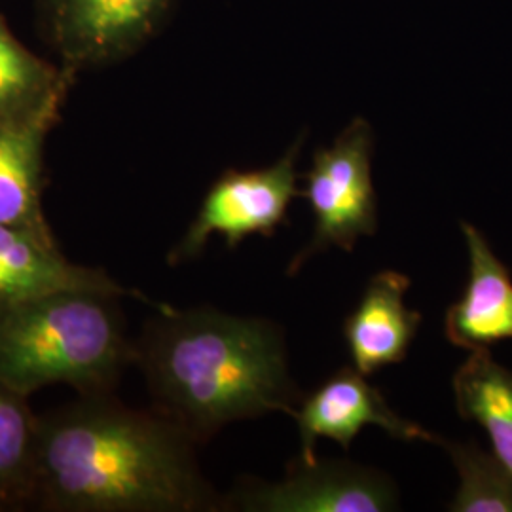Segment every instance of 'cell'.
Returning <instances> with one entry per match:
<instances>
[{
	"label": "cell",
	"mask_w": 512,
	"mask_h": 512,
	"mask_svg": "<svg viewBox=\"0 0 512 512\" xmlns=\"http://www.w3.org/2000/svg\"><path fill=\"white\" fill-rule=\"evenodd\" d=\"M196 442L156 410L90 395L38 421L35 507L54 512L220 511Z\"/></svg>",
	"instance_id": "cell-1"
},
{
	"label": "cell",
	"mask_w": 512,
	"mask_h": 512,
	"mask_svg": "<svg viewBox=\"0 0 512 512\" xmlns=\"http://www.w3.org/2000/svg\"><path fill=\"white\" fill-rule=\"evenodd\" d=\"M135 342L154 410L203 444L228 423L293 416L302 393L289 374L285 334L258 317L158 306Z\"/></svg>",
	"instance_id": "cell-2"
},
{
	"label": "cell",
	"mask_w": 512,
	"mask_h": 512,
	"mask_svg": "<svg viewBox=\"0 0 512 512\" xmlns=\"http://www.w3.org/2000/svg\"><path fill=\"white\" fill-rule=\"evenodd\" d=\"M118 300L90 291L0 300V384L25 397L55 384L110 395L135 365Z\"/></svg>",
	"instance_id": "cell-3"
},
{
	"label": "cell",
	"mask_w": 512,
	"mask_h": 512,
	"mask_svg": "<svg viewBox=\"0 0 512 512\" xmlns=\"http://www.w3.org/2000/svg\"><path fill=\"white\" fill-rule=\"evenodd\" d=\"M374 133L365 118H355L330 147L313 154L311 167L300 175L302 196L313 211V236L289 262L287 275H296L313 256L338 247L355 249L361 236L378 230V198L372 183Z\"/></svg>",
	"instance_id": "cell-4"
},
{
	"label": "cell",
	"mask_w": 512,
	"mask_h": 512,
	"mask_svg": "<svg viewBox=\"0 0 512 512\" xmlns=\"http://www.w3.org/2000/svg\"><path fill=\"white\" fill-rule=\"evenodd\" d=\"M304 137H298L285 156L262 169H228L207 190L202 205L183 239L167 256L169 264H183L202 255L211 236L236 249L249 236L272 238L289 224V207L302 196L296 162Z\"/></svg>",
	"instance_id": "cell-5"
},
{
	"label": "cell",
	"mask_w": 512,
	"mask_h": 512,
	"mask_svg": "<svg viewBox=\"0 0 512 512\" xmlns=\"http://www.w3.org/2000/svg\"><path fill=\"white\" fill-rule=\"evenodd\" d=\"M399 509L393 482L380 471L346 459L289 461L285 478L270 484L241 478L222 497L220 511L385 512Z\"/></svg>",
	"instance_id": "cell-6"
},
{
	"label": "cell",
	"mask_w": 512,
	"mask_h": 512,
	"mask_svg": "<svg viewBox=\"0 0 512 512\" xmlns=\"http://www.w3.org/2000/svg\"><path fill=\"white\" fill-rule=\"evenodd\" d=\"M171 0H40V16L67 71L135 54L162 25Z\"/></svg>",
	"instance_id": "cell-7"
},
{
	"label": "cell",
	"mask_w": 512,
	"mask_h": 512,
	"mask_svg": "<svg viewBox=\"0 0 512 512\" xmlns=\"http://www.w3.org/2000/svg\"><path fill=\"white\" fill-rule=\"evenodd\" d=\"M291 418L296 421L300 433L298 458L306 463L317 461V440H336L344 450H349L366 425H376L389 437L406 442H440V437L429 433L420 423L406 420L395 412L384 393L368 384L365 374L353 366H344L313 393L302 397Z\"/></svg>",
	"instance_id": "cell-8"
},
{
	"label": "cell",
	"mask_w": 512,
	"mask_h": 512,
	"mask_svg": "<svg viewBox=\"0 0 512 512\" xmlns=\"http://www.w3.org/2000/svg\"><path fill=\"white\" fill-rule=\"evenodd\" d=\"M461 230L469 249V279L463 296L446 311L444 334L452 346L471 353L512 340V277L476 226L461 222Z\"/></svg>",
	"instance_id": "cell-9"
},
{
	"label": "cell",
	"mask_w": 512,
	"mask_h": 512,
	"mask_svg": "<svg viewBox=\"0 0 512 512\" xmlns=\"http://www.w3.org/2000/svg\"><path fill=\"white\" fill-rule=\"evenodd\" d=\"M63 291H90L139 298L160 306L145 294L124 287L105 270L74 264L57 243H48L14 226L0 224V300H19Z\"/></svg>",
	"instance_id": "cell-10"
},
{
	"label": "cell",
	"mask_w": 512,
	"mask_h": 512,
	"mask_svg": "<svg viewBox=\"0 0 512 512\" xmlns=\"http://www.w3.org/2000/svg\"><path fill=\"white\" fill-rule=\"evenodd\" d=\"M408 275L384 270L372 275L355 310L344 321V338L353 368L370 376L399 365L408 355L421 325L420 311L408 310L404 294Z\"/></svg>",
	"instance_id": "cell-11"
},
{
	"label": "cell",
	"mask_w": 512,
	"mask_h": 512,
	"mask_svg": "<svg viewBox=\"0 0 512 512\" xmlns=\"http://www.w3.org/2000/svg\"><path fill=\"white\" fill-rule=\"evenodd\" d=\"M54 116L0 122V224L57 243L42 209V154Z\"/></svg>",
	"instance_id": "cell-12"
},
{
	"label": "cell",
	"mask_w": 512,
	"mask_h": 512,
	"mask_svg": "<svg viewBox=\"0 0 512 512\" xmlns=\"http://www.w3.org/2000/svg\"><path fill=\"white\" fill-rule=\"evenodd\" d=\"M73 76L29 52L0 16V122L59 118Z\"/></svg>",
	"instance_id": "cell-13"
},
{
	"label": "cell",
	"mask_w": 512,
	"mask_h": 512,
	"mask_svg": "<svg viewBox=\"0 0 512 512\" xmlns=\"http://www.w3.org/2000/svg\"><path fill=\"white\" fill-rule=\"evenodd\" d=\"M459 418L478 423L492 440L494 456L512 475V370L490 349L471 351L452 378Z\"/></svg>",
	"instance_id": "cell-14"
},
{
	"label": "cell",
	"mask_w": 512,
	"mask_h": 512,
	"mask_svg": "<svg viewBox=\"0 0 512 512\" xmlns=\"http://www.w3.org/2000/svg\"><path fill=\"white\" fill-rule=\"evenodd\" d=\"M27 399L0 384V511L35 507L40 416Z\"/></svg>",
	"instance_id": "cell-15"
},
{
	"label": "cell",
	"mask_w": 512,
	"mask_h": 512,
	"mask_svg": "<svg viewBox=\"0 0 512 512\" xmlns=\"http://www.w3.org/2000/svg\"><path fill=\"white\" fill-rule=\"evenodd\" d=\"M442 446L458 469L459 486L448 511L512 512V475L494 454L476 442H450Z\"/></svg>",
	"instance_id": "cell-16"
}]
</instances>
